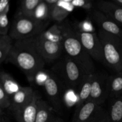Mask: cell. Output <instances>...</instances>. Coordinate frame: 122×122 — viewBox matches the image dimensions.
<instances>
[{
	"label": "cell",
	"instance_id": "obj_1",
	"mask_svg": "<svg viewBox=\"0 0 122 122\" xmlns=\"http://www.w3.org/2000/svg\"><path fill=\"white\" fill-rule=\"evenodd\" d=\"M6 62L21 69L29 82H34L37 74L44 70L45 64L36 49L33 38L15 41Z\"/></svg>",
	"mask_w": 122,
	"mask_h": 122
},
{
	"label": "cell",
	"instance_id": "obj_2",
	"mask_svg": "<svg viewBox=\"0 0 122 122\" xmlns=\"http://www.w3.org/2000/svg\"><path fill=\"white\" fill-rule=\"evenodd\" d=\"M53 73L61 85L67 89L77 90L86 74L82 69L68 56H64L54 65Z\"/></svg>",
	"mask_w": 122,
	"mask_h": 122
},
{
	"label": "cell",
	"instance_id": "obj_3",
	"mask_svg": "<svg viewBox=\"0 0 122 122\" xmlns=\"http://www.w3.org/2000/svg\"><path fill=\"white\" fill-rule=\"evenodd\" d=\"M49 23L50 21H42L15 14L8 35L13 41L35 38L46 30Z\"/></svg>",
	"mask_w": 122,
	"mask_h": 122
},
{
	"label": "cell",
	"instance_id": "obj_4",
	"mask_svg": "<svg viewBox=\"0 0 122 122\" xmlns=\"http://www.w3.org/2000/svg\"><path fill=\"white\" fill-rule=\"evenodd\" d=\"M106 64L116 73H122V38L100 30L98 33Z\"/></svg>",
	"mask_w": 122,
	"mask_h": 122
},
{
	"label": "cell",
	"instance_id": "obj_5",
	"mask_svg": "<svg viewBox=\"0 0 122 122\" xmlns=\"http://www.w3.org/2000/svg\"><path fill=\"white\" fill-rule=\"evenodd\" d=\"M64 51L73 60L86 75L95 73V65L89 54L83 48L74 32L63 43Z\"/></svg>",
	"mask_w": 122,
	"mask_h": 122
},
{
	"label": "cell",
	"instance_id": "obj_6",
	"mask_svg": "<svg viewBox=\"0 0 122 122\" xmlns=\"http://www.w3.org/2000/svg\"><path fill=\"white\" fill-rule=\"evenodd\" d=\"M108 115L101 105L88 101L76 108L73 122H107Z\"/></svg>",
	"mask_w": 122,
	"mask_h": 122
},
{
	"label": "cell",
	"instance_id": "obj_7",
	"mask_svg": "<svg viewBox=\"0 0 122 122\" xmlns=\"http://www.w3.org/2000/svg\"><path fill=\"white\" fill-rule=\"evenodd\" d=\"M76 37L92 59L106 64L103 49L98 34L95 32L75 30Z\"/></svg>",
	"mask_w": 122,
	"mask_h": 122
},
{
	"label": "cell",
	"instance_id": "obj_8",
	"mask_svg": "<svg viewBox=\"0 0 122 122\" xmlns=\"http://www.w3.org/2000/svg\"><path fill=\"white\" fill-rule=\"evenodd\" d=\"M36 49L45 63H51L61 55L64 50L63 44L46 39L41 34L33 38Z\"/></svg>",
	"mask_w": 122,
	"mask_h": 122
},
{
	"label": "cell",
	"instance_id": "obj_9",
	"mask_svg": "<svg viewBox=\"0 0 122 122\" xmlns=\"http://www.w3.org/2000/svg\"><path fill=\"white\" fill-rule=\"evenodd\" d=\"M43 86L45 88L52 109L57 113H61L63 102L60 95L61 84L52 71L47 70L46 78Z\"/></svg>",
	"mask_w": 122,
	"mask_h": 122
},
{
	"label": "cell",
	"instance_id": "obj_10",
	"mask_svg": "<svg viewBox=\"0 0 122 122\" xmlns=\"http://www.w3.org/2000/svg\"><path fill=\"white\" fill-rule=\"evenodd\" d=\"M108 76L99 72L93 75L91 92L89 101L101 105L108 98L107 79Z\"/></svg>",
	"mask_w": 122,
	"mask_h": 122
},
{
	"label": "cell",
	"instance_id": "obj_11",
	"mask_svg": "<svg viewBox=\"0 0 122 122\" xmlns=\"http://www.w3.org/2000/svg\"><path fill=\"white\" fill-rule=\"evenodd\" d=\"M74 30L67 21L56 23L41 33L46 39L52 42L63 44L64 41L70 36Z\"/></svg>",
	"mask_w": 122,
	"mask_h": 122
},
{
	"label": "cell",
	"instance_id": "obj_12",
	"mask_svg": "<svg viewBox=\"0 0 122 122\" xmlns=\"http://www.w3.org/2000/svg\"><path fill=\"white\" fill-rule=\"evenodd\" d=\"M92 17L100 27V30L122 38V29L119 25L106 14L96 10L92 14Z\"/></svg>",
	"mask_w": 122,
	"mask_h": 122
},
{
	"label": "cell",
	"instance_id": "obj_13",
	"mask_svg": "<svg viewBox=\"0 0 122 122\" xmlns=\"http://www.w3.org/2000/svg\"><path fill=\"white\" fill-rule=\"evenodd\" d=\"M41 96L35 92L33 98L23 107L14 113L17 122H35L37 114V102Z\"/></svg>",
	"mask_w": 122,
	"mask_h": 122
},
{
	"label": "cell",
	"instance_id": "obj_14",
	"mask_svg": "<svg viewBox=\"0 0 122 122\" xmlns=\"http://www.w3.org/2000/svg\"><path fill=\"white\" fill-rule=\"evenodd\" d=\"M35 92V91L31 87L21 86L11 97V105L9 109L13 114L15 113L33 98Z\"/></svg>",
	"mask_w": 122,
	"mask_h": 122
},
{
	"label": "cell",
	"instance_id": "obj_15",
	"mask_svg": "<svg viewBox=\"0 0 122 122\" xmlns=\"http://www.w3.org/2000/svg\"><path fill=\"white\" fill-rule=\"evenodd\" d=\"M97 7L118 25H122V7L120 5L113 1H100L97 3Z\"/></svg>",
	"mask_w": 122,
	"mask_h": 122
},
{
	"label": "cell",
	"instance_id": "obj_16",
	"mask_svg": "<svg viewBox=\"0 0 122 122\" xmlns=\"http://www.w3.org/2000/svg\"><path fill=\"white\" fill-rule=\"evenodd\" d=\"M93 75H86L79 85L76 90L77 94V102L76 108L80 107L89 100L91 92Z\"/></svg>",
	"mask_w": 122,
	"mask_h": 122
},
{
	"label": "cell",
	"instance_id": "obj_17",
	"mask_svg": "<svg viewBox=\"0 0 122 122\" xmlns=\"http://www.w3.org/2000/svg\"><path fill=\"white\" fill-rule=\"evenodd\" d=\"M108 98H114L122 95V73L108 76L107 79Z\"/></svg>",
	"mask_w": 122,
	"mask_h": 122
},
{
	"label": "cell",
	"instance_id": "obj_18",
	"mask_svg": "<svg viewBox=\"0 0 122 122\" xmlns=\"http://www.w3.org/2000/svg\"><path fill=\"white\" fill-rule=\"evenodd\" d=\"M51 105L41 98L37 102V114L35 122H52L55 119Z\"/></svg>",
	"mask_w": 122,
	"mask_h": 122
},
{
	"label": "cell",
	"instance_id": "obj_19",
	"mask_svg": "<svg viewBox=\"0 0 122 122\" xmlns=\"http://www.w3.org/2000/svg\"><path fill=\"white\" fill-rule=\"evenodd\" d=\"M107 115V122H122V95L111 99Z\"/></svg>",
	"mask_w": 122,
	"mask_h": 122
},
{
	"label": "cell",
	"instance_id": "obj_20",
	"mask_svg": "<svg viewBox=\"0 0 122 122\" xmlns=\"http://www.w3.org/2000/svg\"><path fill=\"white\" fill-rule=\"evenodd\" d=\"M0 86L2 87L5 92L11 98L21 86L10 74L2 71L0 73Z\"/></svg>",
	"mask_w": 122,
	"mask_h": 122
},
{
	"label": "cell",
	"instance_id": "obj_21",
	"mask_svg": "<svg viewBox=\"0 0 122 122\" xmlns=\"http://www.w3.org/2000/svg\"><path fill=\"white\" fill-rule=\"evenodd\" d=\"M10 4L8 0H1L0 2V36L7 35L10 29L7 15L10 11Z\"/></svg>",
	"mask_w": 122,
	"mask_h": 122
},
{
	"label": "cell",
	"instance_id": "obj_22",
	"mask_svg": "<svg viewBox=\"0 0 122 122\" xmlns=\"http://www.w3.org/2000/svg\"><path fill=\"white\" fill-rule=\"evenodd\" d=\"M42 0H24L20 3L17 15L25 17L33 18L36 8Z\"/></svg>",
	"mask_w": 122,
	"mask_h": 122
},
{
	"label": "cell",
	"instance_id": "obj_23",
	"mask_svg": "<svg viewBox=\"0 0 122 122\" xmlns=\"http://www.w3.org/2000/svg\"><path fill=\"white\" fill-rule=\"evenodd\" d=\"M13 40L9 35L0 36V63L6 62L13 46Z\"/></svg>",
	"mask_w": 122,
	"mask_h": 122
},
{
	"label": "cell",
	"instance_id": "obj_24",
	"mask_svg": "<svg viewBox=\"0 0 122 122\" xmlns=\"http://www.w3.org/2000/svg\"><path fill=\"white\" fill-rule=\"evenodd\" d=\"M50 7V20L55 21L57 23L63 22L70 14L69 11L58 5L57 3Z\"/></svg>",
	"mask_w": 122,
	"mask_h": 122
},
{
	"label": "cell",
	"instance_id": "obj_25",
	"mask_svg": "<svg viewBox=\"0 0 122 122\" xmlns=\"http://www.w3.org/2000/svg\"><path fill=\"white\" fill-rule=\"evenodd\" d=\"M50 7L42 0L36 8L33 18L42 21H50Z\"/></svg>",
	"mask_w": 122,
	"mask_h": 122
},
{
	"label": "cell",
	"instance_id": "obj_26",
	"mask_svg": "<svg viewBox=\"0 0 122 122\" xmlns=\"http://www.w3.org/2000/svg\"><path fill=\"white\" fill-rule=\"evenodd\" d=\"M11 105V98L0 86V111L10 108Z\"/></svg>",
	"mask_w": 122,
	"mask_h": 122
},
{
	"label": "cell",
	"instance_id": "obj_27",
	"mask_svg": "<svg viewBox=\"0 0 122 122\" xmlns=\"http://www.w3.org/2000/svg\"><path fill=\"white\" fill-rule=\"evenodd\" d=\"M75 89H67V91L65 93L63 99L64 102L67 106H72L77 104V91L74 92Z\"/></svg>",
	"mask_w": 122,
	"mask_h": 122
},
{
	"label": "cell",
	"instance_id": "obj_28",
	"mask_svg": "<svg viewBox=\"0 0 122 122\" xmlns=\"http://www.w3.org/2000/svg\"><path fill=\"white\" fill-rule=\"evenodd\" d=\"M77 27L79 29L77 31H81L83 32H91V33H94L95 29L91 21L89 19H86L84 21L79 23L77 25Z\"/></svg>",
	"mask_w": 122,
	"mask_h": 122
},
{
	"label": "cell",
	"instance_id": "obj_29",
	"mask_svg": "<svg viewBox=\"0 0 122 122\" xmlns=\"http://www.w3.org/2000/svg\"><path fill=\"white\" fill-rule=\"evenodd\" d=\"M71 2L74 7L82 8L86 11H91L93 7L92 2L89 0H74Z\"/></svg>",
	"mask_w": 122,
	"mask_h": 122
},
{
	"label": "cell",
	"instance_id": "obj_30",
	"mask_svg": "<svg viewBox=\"0 0 122 122\" xmlns=\"http://www.w3.org/2000/svg\"><path fill=\"white\" fill-rule=\"evenodd\" d=\"M5 114L3 111H0V122H10L8 117Z\"/></svg>",
	"mask_w": 122,
	"mask_h": 122
},
{
	"label": "cell",
	"instance_id": "obj_31",
	"mask_svg": "<svg viewBox=\"0 0 122 122\" xmlns=\"http://www.w3.org/2000/svg\"><path fill=\"white\" fill-rule=\"evenodd\" d=\"M113 1L122 7V0H113Z\"/></svg>",
	"mask_w": 122,
	"mask_h": 122
},
{
	"label": "cell",
	"instance_id": "obj_32",
	"mask_svg": "<svg viewBox=\"0 0 122 122\" xmlns=\"http://www.w3.org/2000/svg\"><path fill=\"white\" fill-rule=\"evenodd\" d=\"M52 122H64L59 117H55L54 120Z\"/></svg>",
	"mask_w": 122,
	"mask_h": 122
},
{
	"label": "cell",
	"instance_id": "obj_33",
	"mask_svg": "<svg viewBox=\"0 0 122 122\" xmlns=\"http://www.w3.org/2000/svg\"></svg>",
	"mask_w": 122,
	"mask_h": 122
}]
</instances>
